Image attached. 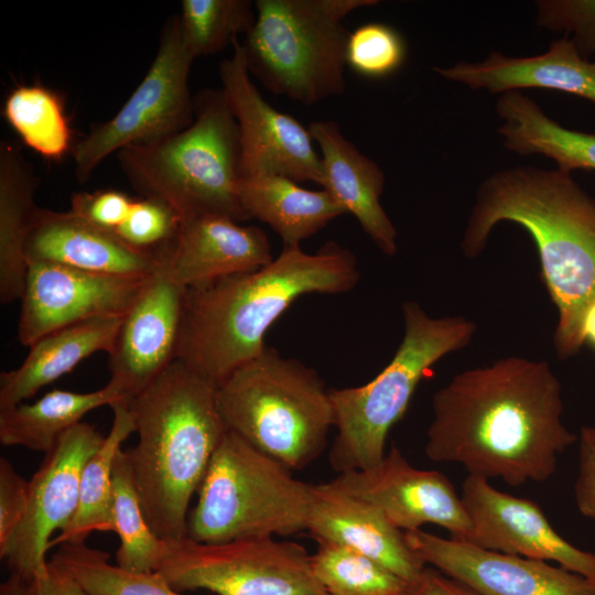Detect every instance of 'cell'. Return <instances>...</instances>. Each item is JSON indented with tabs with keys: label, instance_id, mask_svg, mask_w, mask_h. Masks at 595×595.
Returning <instances> with one entry per match:
<instances>
[{
	"label": "cell",
	"instance_id": "cell-32",
	"mask_svg": "<svg viewBox=\"0 0 595 595\" xmlns=\"http://www.w3.org/2000/svg\"><path fill=\"white\" fill-rule=\"evenodd\" d=\"M88 595H182L156 571L134 572L109 563V554L84 543H63L50 559Z\"/></svg>",
	"mask_w": 595,
	"mask_h": 595
},
{
	"label": "cell",
	"instance_id": "cell-3",
	"mask_svg": "<svg viewBox=\"0 0 595 595\" xmlns=\"http://www.w3.org/2000/svg\"><path fill=\"white\" fill-rule=\"evenodd\" d=\"M359 280L355 255L328 241L314 253L284 246L259 270L187 288L175 360L218 387L262 353L266 333L296 299L345 293Z\"/></svg>",
	"mask_w": 595,
	"mask_h": 595
},
{
	"label": "cell",
	"instance_id": "cell-31",
	"mask_svg": "<svg viewBox=\"0 0 595 595\" xmlns=\"http://www.w3.org/2000/svg\"><path fill=\"white\" fill-rule=\"evenodd\" d=\"M112 531L119 538L116 564L134 572L155 571L163 552V539L149 524L134 485L127 451L120 450L112 472Z\"/></svg>",
	"mask_w": 595,
	"mask_h": 595
},
{
	"label": "cell",
	"instance_id": "cell-7",
	"mask_svg": "<svg viewBox=\"0 0 595 595\" xmlns=\"http://www.w3.org/2000/svg\"><path fill=\"white\" fill-rule=\"evenodd\" d=\"M402 315L403 337L389 364L363 386L329 390L337 431L329 463L337 473L369 468L385 457L388 433L426 371L467 346L476 332L473 321L432 317L414 301L403 303Z\"/></svg>",
	"mask_w": 595,
	"mask_h": 595
},
{
	"label": "cell",
	"instance_id": "cell-28",
	"mask_svg": "<svg viewBox=\"0 0 595 595\" xmlns=\"http://www.w3.org/2000/svg\"><path fill=\"white\" fill-rule=\"evenodd\" d=\"M125 398L109 383L89 392L54 389L32 403L0 409V443L47 453L90 411Z\"/></svg>",
	"mask_w": 595,
	"mask_h": 595
},
{
	"label": "cell",
	"instance_id": "cell-22",
	"mask_svg": "<svg viewBox=\"0 0 595 595\" xmlns=\"http://www.w3.org/2000/svg\"><path fill=\"white\" fill-rule=\"evenodd\" d=\"M433 71L474 90L501 95L523 88H545L595 104V61L583 57L565 35L552 41L548 51L539 55L517 57L494 51L483 62H458Z\"/></svg>",
	"mask_w": 595,
	"mask_h": 595
},
{
	"label": "cell",
	"instance_id": "cell-5",
	"mask_svg": "<svg viewBox=\"0 0 595 595\" xmlns=\"http://www.w3.org/2000/svg\"><path fill=\"white\" fill-rule=\"evenodd\" d=\"M193 122L156 141L130 145L116 155L141 197L161 201L181 218L249 219L239 196L241 147L238 123L221 88L194 96Z\"/></svg>",
	"mask_w": 595,
	"mask_h": 595
},
{
	"label": "cell",
	"instance_id": "cell-44",
	"mask_svg": "<svg viewBox=\"0 0 595 595\" xmlns=\"http://www.w3.org/2000/svg\"><path fill=\"white\" fill-rule=\"evenodd\" d=\"M583 336L585 343L595 348V302L587 310L583 322Z\"/></svg>",
	"mask_w": 595,
	"mask_h": 595
},
{
	"label": "cell",
	"instance_id": "cell-10",
	"mask_svg": "<svg viewBox=\"0 0 595 595\" xmlns=\"http://www.w3.org/2000/svg\"><path fill=\"white\" fill-rule=\"evenodd\" d=\"M178 592L217 595H327L315 578L307 550L272 537L203 543L163 540L155 570Z\"/></svg>",
	"mask_w": 595,
	"mask_h": 595
},
{
	"label": "cell",
	"instance_id": "cell-13",
	"mask_svg": "<svg viewBox=\"0 0 595 595\" xmlns=\"http://www.w3.org/2000/svg\"><path fill=\"white\" fill-rule=\"evenodd\" d=\"M231 46V55L219 64V78L239 128L240 178L277 174L323 187V164L309 129L262 97L251 80L239 39Z\"/></svg>",
	"mask_w": 595,
	"mask_h": 595
},
{
	"label": "cell",
	"instance_id": "cell-30",
	"mask_svg": "<svg viewBox=\"0 0 595 595\" xmlns=\"http://www.w3.org/2000/svg\"><path fill=\"white\" fill-rule=\"evenodd\" d=\"M2 113L22 142L47 160L72 153V130L57 93L39 85H20L6 97Z\"/></svg>",
	"mask_w": 595,
	"mask_h": 595
},
{
	"label": "cell",
	"instance_id": "cell-18",
	"mask_svg": "<svg viewBox=\"0 0 595 595\" xmlns=\"http://www.w3.org/2000/svg\"><path fill=\"white\" fill-rule=\"evenodd\" d=\"M185 290L158 269L125 315L108 354L107 383L126 402L175 361Z\"/></svg>",
	"mask_w": 595,
	"mask_h": 595
},
{
	"label": "cell",
	"instance_id": "cell-16",
	"mask_svg": "<svg viewBox=\"0 0 595 595\" xmlns=\"http://www.w3.org/2000/svg\"><path fill=\"white\" fill-rule=\"evenodd\" d=\"M426 564L482 595H595L583 576L549 562L442 538L422 529L404 532Z\"/></svg>",
	"mask_w": 595,
	"mask_h": 595
},
{
	"label": "cell",
	"instance_id": "cell-35",
	"mask_svg": "<svg viewBox=\"0 0 595 595\" xmlns=\"http://www.w3.org/2000/svg\"><path fill=\"white\" fill-rule=\"evenodd\" d=\"M407 43L392 26L368 22L349 33L346 65L367 78H385L399 71L407 60Z\"/></svg>",
	"mask_w": 595,
	"mask_h": 595
},
{
	"label": "cell",
	"instance_id": "cell-4",
	"mask_svg": "<svg viewBox=\"0 0 595 595\" xmlns=\"http://www.w3.org/2000/svg\"><path fill=\"white\" fill-rule=\"evenodd\" d=\"M217 387L178 360L126 402L138 442L127 451L145 518L163 540L186 537L190 502L228 431Z\"/></svg>",
	"mask_w": 595,
	"mask_h": 595
},
{
	"label": "cell",
	"instance_id": "cell-23",
	"mask_svg": "<svg viewBox=\"0 0 595 595\" xmlns=\"http://www.w3.org/2000/svg\"><path fill=\"white\" fill-rule=\"evenodd\" d=\"M307 129L321 151L323 188L355 216L382 253L394 256L398 232L380 204L383 171L344 137L335 121H312Z\"/></svg>",
	"mask_w": 595,
	"mask_h": 595
},
{
	"label": "cell",
	"instance_id": "cell-8",
	"mask_svg": "<svg viewBox=\"0 0 595 595\" xmlns=\"http://www.w3.org/2000/svg\"><path fill=\"white\" fill-rule=\"evenodd\" d=\"M187 518L203 543L290 536L307 530L314 485L227 431L209 462Z\"/></svg>",
	"mask_w": 595,
	"mask_h": 595
},
{
	"label": "cell",
	"instance_id": "cell-17",
	"mask_svg": "<svg viewBox=\"0 0 595 595\" xmlns=\"http://www.w3.org/2000/svg\"><path fill=\"white\" fill-rule=\"evenodd\" d=\"M461 497L473 528L467 542L555 562L595 585V553L578 549L559 534L533 500L506 494L489 479L472 475L463 482Z\"/></svg>",
	"mask_w": 595,
	"mask_h": 595
},
{
	"label": "cell",
	"instance_id": "cell-41",
	"mask_svg": "<svg viewBox=\"0 0 595 595\" xmlns=\"http://www.w3.org/2000/svg\"><path fill=\"white\" fill-rule=\"evenodd\" d=\"M28 584L29 595H88L69 574L51 560L46 574Z\"/></svg>",
	"mask_w": 595,
	"mask_h": 595
},
{
	"label": "cell",
	"instance_id": "cell-19",
	"mask_svg": "<svg viewBox=\"0 0 595 595\" xmlns=\"http://www.w3.org/2000/svg\"><path fill=\"white\" fill-rule=\"evenodd\" d=\"M159 257L158 269L186 289L253 272L273 260L261 228L221 216L182 220L175 239Z\"/></svg>",
	"mask_w": 595,
	"mask_h": 595
},
{
	"label": "cell",
	"instance_id": "cell-37",
	"mask_svg": "<svg viewBox=\"0 0 595 595\" xmlns=\"http://www.w3.org/2000/svg\"><path fill=\"white\" fill-rule=\"evenodd\" d=\"M537 9L540 26L564 32L583 57L595 54V0H543Z\"/></svg>",
	"mask_w": 595,
	"mask_h": 595
},
{
	"label": "cell",
	"instance_id": "cell-27",
	"mask_svg": "<svg viewBox=\"0 0 595 595\" xmlns=\"http://www.w3.org/2000/svg\"><path fill=\"white\" fill-rule=\"evenodd\" d=\"M37 178L20 148L10 141L0 143V301L20 300L24 290L28 262L24 246L39 206L35 204Z\"/></svg>",
	"mask_w": 595,
	"mask_h": 595
},
{
	"label": "cell",
	"instance_id": "cell-38",
	"mask_svg": "<svg viewBox=\"0 0 595 595\" xmlns=\"http://www.w3.org/2000/svg\"><path fill=\"white\" fill-rule=\"evenodd\" d=\"M134 199L113 188L78 192L71 197L69 210L99 228L115 232L128 217Z\"/></svg>",
	"mask_w": 595,
	"mask_h": 595
},
{
	"label": "cell",
	"instance_id": "cell-14",
	"mask_svg": "<svg viewBox=\"0 0 595 595\" xmlns=\"http://www.w3.org/2000/svg\"><path fill=\"white\" fill-rule=\"evenodd\" d=\"M329 483L377 508L402 532L433 523L451 538H470V519L451 480L437 470L415 468L394 445L375 466L338 473Z\"/></svg>",
	"mask_w": 595,
	"mask_h": 595
},
{
	"label": "cell",
	"instance_id": "cell-6",
	"mask_svg": "<svg viewBox=\"0 0 595 595\" xmlns=\"http://www.w3.org/2000/svg\"><path fill=\"white\" fill-rule=\"evenodd\" d=\"M216 397L228 431L291 470L322 453L335 422L329 390L316 370L268 345L231 372Z\"/></svg>",
	"mask_w": 595,
	"mask_h": 595
},
{
	"label": "cell",
	"instance_id": "cell-15",
	"mask_svg": "<svg viewBox=\"0 0 595 595\" xmlns=\"http://www.w3.org/2000/svg\"><path fill=\"white\" fill-rule=\"evenodd\" d=\"M151 274H102L51 262H29L20 299V343L30 347L73 324L123 317Z\"/></svg>",
	"mask_w": 595,
	"mask_h": 595
},
{
	"label": "cell",
	"instance_id": "cell-40",
	"mask_svg": "<svg viewBox=\"0 0 595 595\" xmlns=\"http://www.w3.org/2000/svg\"><path fill=\"white\" fill-rule=\"evenodd\" d=\"M578 440V469L574 485L578 511L595 521V426H583Z\"/></svg>",
	"mask_w": 595,
	"mask_h": 595
},
{
	"label": "cell",
	"instance_id": "cell-33",
	"mask_svg": "<svg viewBox=\"0 0 595 595\" xmlns=\"http://www.w3.org/2000/svg\"><path fill=\"white\" fill-rule=\"evenodd\" d=\"M312 571L327 595H411L413 585L348 547L320 542Z\"/></svg>",
	"mask_w": 595,
	"mask_h": 595
},
{
	"label": "cell",
	"instance_id": "cell-21",
	"mask_svg": "<svg viewBox=\"0 0 595 595\" xmlns=\"http://www.w3.org/2000/svg\"><path fill=\"white\" fill-rule=\"evenodd\" d=\"M307 531L317 543L333 542L354 549L410 584H415L426 567L407 544L404 532L377 508L329 482L314 485Z\"/></svg>",
	"mask_w": 595,
	"mask_h": 595
},
{
	"label": "cell",
	"instance_id": "cell-29",
	"mask_svg": "<svg viewBox=\"0 0 595 595\" xmlns=\"http://www.w3.org/2000/svg\"><path fill=\"white\" fill-rule=\"evenodd\" d=\"M111 409V429L83 469L77 510L71 522L51 540V548L84 543L95 531H112L113 464L122 443L134 432V423L126 402H118Z\"/></svg>",
	"mask_w": 595,
	"mask_h": 595
},
{
	"label": "cell",
	"instance_id": "cell-20",
	"mask_svg": "<svg viewBox=\"0 0 595 595\" xmlns=\"http://www.w3.org/2000/svg\"><path fill=\"white\" fill-rule=\"evenodd\" d=\"M26 262H51L115 275H149L160 257L137 250L113 232L68 212L39 207L24 246Z\"/></svg>",
	"mask_w": 595,
	"mask_h": 595
},
{
	"label": "cell",
	"instance_id": "cell-42",
	"mask_svg": "<svg viewBox=\"0 0 595 595\" xmlns=\"http://www.w3.org/2000/svg\"><path fill=\"white\" fill-rule=\"evenodd\" d=\"M411 595H482L433 567H425Z\"/></svg>",
	"mask_w": 595,
	"mask_h": 595
},
{
	"label": "cell",
	"instance_id": "cell-25",
	"mask_svg": "<svg viewBox=\"0 0 595 595\" xmlns=\"http://www.w3.org/2000/svg\"><path fill=\"white\" fill-rule=\"evenodd\" d=\"M237 191L249 218L268 224L282 238L284 246H300L302 240L346 214L324 188L306 190L282 175L241 177Z\"/></svg>",
	"mask_w": 595,
	"mask_h": 595
},
{
	"label": "cell",
	"instance_id": "cell-11",
	"mask_svg": "<svg viewBox=\"0 0 595 595\" xmlns=\"http://www.w3.org/2000/svg\"><path fill=\"white\" fill-rule=\"evenodd\" d=\"M194 56L187 51L178 14L162 29L156 54L122 107L77 141L72 150L74 175L86 183L95 170L121 149L149 143L187 128L195 105L188 78Z\"/></svg>",
	"mask_w": 595,
	"mask_h": 595
},
{
	"label": "cell",
	"instance_id": "cell-1",
	"mask_svg": "<svg viewBox=\"0 0 595 595\" xmlns=\"http://www.w3.org/2000/svg\"><path fill=\"white\" fill-rule=\"evenodd\" d=\"M425 454L518 487L544 482L577 436L562 421L561 383L544 360L506 357L465 370L432 399Z\"/></svg>",
	"mask_w": 595,
	"mask_h": 595
},
{
	"label": "cell",
	"instance_id": "cell-12",
	"mask_svg": "<svg viewBox=\"0 0 595 595\" xmlns=\"http://www.w3.org/2000/svg\"><path fill=\"white\" fill-rule=\"evenodd\" d=\"M105 440L93 425L80 422L45 453L29 482V507L22 522L0 545V558L11 573L28 583L46 574L51 540L74 517L83 469Z\"/></svg>",
	"mask_w": 595,
	"mask_h": 595
},
{
	"label": "cell",
	"instance_id": "cell-34",
	"mask_svg": "<svg viewBox=\"0 0 595 595\" xmlns=\"http://www.w3.org/2000/svg\"><path fill=\"white\" fill-rule=\"evenodd\" d=\"M256 17L250 0H182L178 14L184 44L195 58L231 46L249 32Z\"/></svg>",
	"mask_w": 595,
	"mask_h": 595
},
{
	"label": "cell",
	"instance_id": "cell-2",
	"mask_svg": "<svg viewBox=\"0 0 595 595\" xmlns=\"http://www.w3.org/2000/svg\"><path fill=\"white\" fill-rule=\"evenodd\" d=\"M500 221L519 225L533 239L542 281L558 310L556 355L575 356L585 344L583 322L595 302V198L559 169H504L477 190L461 244L464 255H480Z\"/></svg>",
	"mask_w": 595,
	"mask_h": 595
},
{
	"label": "cell",
	"instance_id": "cell-43",
	"mask_svg": "<svg viewBox=\"0 0 595 595\" xmlns=\"http://www.w3.org/2000/svg\"><path fill=\"white\" fill-rule=\"evenodd\" d=\"M0 595H29V584L20 575L10 573L0 585Z\"/></svg>",
	"mask_w": 595,
	"mask_h": 595
},
{
	"label": "cell",
	"instance_id": "cell-39",
	"mask_svg": "<svg viewBox=\"0 0 595 595\" xmlns=\"http://www.w3.org/2000/svg\"><path fill=\"white\" fill-rule=\"evenodd\" d=\"M29 482L6 458H0V545L22 522L29 507Z\"/></svg>",
	"mask_w": 595,
	"mask_h": 595
},
{
	"label": "cell",
	"instance_id": "cell-9",
	"mask_svg": "<svg viewBox=\"0 0 595 595\" xmlns=\"http://www.w3.org/2000/svg\"><path fill=\"white\" fill-rule=\"evenodd\" d=\"M377 0H257L241 43L250 75L268 90L314 105L345 90L349 31L343 19Z\"/></svg>",
	"mask_w": 595,
	"mask_h": 595
},
{
	"label": "cell",
	"instance_id": "cell-24",
	"mask_svg": "<svg viewBox=\"0 0 595 595\" xmlns=\"http://www.w3.org/2000/svg\"><path fill=\"white\" fill-rule=\"evenodd\" d=\"M123 317L80 322L36 340L19 367L1 372L0 409L24 402L90 355L97 351L109 354Z\"/></svg>",
	"mask_w": 595,
	"mask_h": 595
},
{
	"label": "cell",
	"instance_id": "cell-26",
	"mask_svg": "<svg viewBox=\"0 0 595 595\" xmlns=\"http://www.w3.org/2000/svg\"><path fill=\"white\" fill-rule=\"evenodd\" d=\"M496 112L502 120L498 132L507 150L518 155L547 156L567 173L595 170V133L561 126L521 90L499 95Z\"/></svg>",
	"mask_w": 595,
	"mask_h": 595
},
{
	"label": "cell",
	"instance_id": "cell-36",
	"mask_svg": "<svg viewBox=\"0 0 595 595\" xmlns=\"http://www.w3.org/2000/svg\"><path fill=\"white\" fill-rule=\"evenodd\" d=\"M181 223L180 216L165 203L140 196L113 234L137 250L159 255L175 239Z\"/></svg>",
	"mask_w": 595,
	"mask_h": 595
}]
</instances>
